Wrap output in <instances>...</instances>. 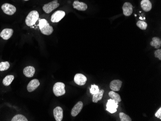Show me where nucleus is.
Masks as SVG:
<instances>
[{"label": "nucleus", "instance_id": "9b49d317", "mask_svg": "<svg viewBox=\"0 0 161 121\" xmlns=\"http://www.w3.org/2000/svg\"><path fill=\"white\" fill-rule=\"evenodd\" d=\"M54 116L57 121H61L63 117V111L62 108L57 107L54 109Z\"/></svg>", "mask_w": 161, "mask_h": 121}, {"label": "nucleus", "instance_id": "cd10ccee", "mask_svg": "<svg viewBox=\"0 0 161 121\" xmlns=\"http://www.w3.org/2000/svg\"><path fill=\"white\" fill-rule=\"evenodd\" d=\"M155 116L159 119H161V108H160L156 113Z\"/></svg>", "mask_w": 161, "mask_h": 121}, {"label": "nucleus", "instance_id": "aec40b11", "mask_svg": "<svg viewBox=\"0 0 161 121\" xmlns=\"http://www.w3.org/2000/svg\"><path fill=\"white\" fill-rule=\"evenodd\" d=\"M108 95L111 98V99L115 101V102L116 103H119L122 101L120 95L118 94L115 93L114 91H112L108 93Z\"/></svg>", "mask_w": 161, "mask_h": 121}, {"label": "nucleus", "instance_id": "2eb2a0df", "mask_svg": "<svg viewBox=\"0 0 161 121\" xmlns=\"http://www.w3.org/2000/svg\"><path fill=\"white\" fill-rule=\"evenodd\" d=\"M73 7L74 8L79 11H85L87 9V6L86 3L80 2L79 1H75L73 2Z\"/></svg>", "mask_w": 161, "mask_h": 121}, {"label": "nucleus", "instance_id": "dca6fc26", "mask_svg": "<svg viewBox=\"0 0 161 121\" xmlns=\"http://www.w3.org/2000/svg\"><path fill=\"white\" fill-rule=\"evenodd\" d=\"M35 72V69L32 66H27L23 70V73L26 77L30 78L34 76Z\"/></svg>", "mask_w": 161, "mask_h": 121}, {"label": "nucleus", "instance_id": "0eeeda50", "mask_svg": "<svg viewBox=\"0 0 161 121\" xmlns=\"http://www.w3.org/2000/svg\"><path fill=\"white\" fill-rule=\"evenodd\" d=\"M118 107V103L115 102V101L110 99L108 100L107 104V110L111 114H113L117 111V108Z\"/></svg>", "mask_w": 161, "mask_h": 121}, {"label": "nucleus", "instance_id": "5701e85b", "mask_svg": "<svg viewBox=\"0 0 161 121\" xmlns=\"http://www.w3.org/2000/svg\"><path fill=\"white\" fill-rule=\"evenodd\" d=\"M12 121H28L27 118L21 114H17L12 119Z\"/></svg>", "mask_w": 161, "mask_h": 121}, {"label": "nucleus", "instance_id": "423d86ee", "mask_svg": "<svg viewBox=\"0 0 161 121\" xmlns=\"http://www.w3.org/2000/svg\"><path fill=\"white\" fill-rule=\"evenodd\" d=\"M65 16V13L63 11L58 10L53 13L51 18V21L53 23H58Z\"/></svg>", "mask_w": 161, "mask_h": 121}, {"label": "nucleus", "instance_id": "f3484780", "mask_svg": "<svg viewBox=\"0 0 161 121\" xmlns=\"http://www.w3.org/2000/svg\"><path fill=\"white\" fill-rule=\"evenodd\" d=\"M141 7L145 12H149L152 8V4L149 0H142Z\"/></svg>", "mask_w": 161, "mask_h": 121}, {"label": "nucleus", "instance_id": "b1692460", "mask_svg": "<svg viewBox=\"0 0 161 121\" xmlns=\"http://www.w3.org/2000/svg\"><path fill=\"white\" fill-rule=\"evenodd\" d=\"M136 25L140 29L142 30H145L147 28L148 24L147 23L143 21H139L138 22L136 23Z\"/></svg>", "mask_w": 161, "mask_h": 121}, {"label": "nucleus", "instance_id": "393cba45", "mask_svg": "<svg viewBox=\"0 0 161 121\" xmlns=\"http://www.w3.org/2000/svg\"><path fill=\"white\" fill-rule=\"evenodd\" d=\"M120 118L121 121H131L132 119L128 115L124 113H120L119 114Z\"/></svg>", "mask_w": 161, "mask_h": 121}, {"label": "nucleus", "instance_id": "a211bd4d", "mask_svg": "<svg viewBox=\"0 0 161 121\" xmlns=\"http://www.w3.org/2000/svg\"><path fill=\"white\" fill-rule=\"evenodd\" d=\"M104 93V90H99V93L93 95L92 101L94 103H97L99 101L101 100L103 97V94Z\"/></svg>", "mask_w": 161, "mask_h": 121}, {"label": "nucleus", "instance_id": "ddd939ff", "mask_svg": "<svg viewBox=\"0 0 161 121\" xmlns=\"http://www.w3.org/2000/svg\"><path fill=\"white\" fill-rule=\"evenodd\" d=\"M40 82L37 79H34L29 83L27 86V90L30 92L34 91L40 86Z\"/></svg>", "mask_w": 161, "mask_h": 121}, {"label": "nucleus", "instance_id": "c756f323", "mask_svg": "<svg viewBox=\"0 0 161 121\" xmlns=\"http://www.w3.org/2000/svg\"><path fill=\"white\" fill-rule=\"evenodd\" d=\"M24 1H29V0H24Z\"/></svg>", "mask_w": 161, "mask_h": 121}, {"label": "nucleus", "instance_id": "c85d7f7f", "mask_svg": "<svg viewBox=\"0 0 161 121\" xmlns=\"http://www.w3.org/2000/svg\"><path fill=\"white\" fill-rule=\"evenodd\" d=\"M140 19H141V20H143V18H142L141 17H140Z\"/></svg>", "mask_w": 161, "mask_h": 121}, {"label": "nucleus", "instance_id": "f03ea898", "mask_svg": "<svg viewBox=\"0 0 161 121\" xmlns=\"http://www.w3.org/2000/svg\"><path fill=\"white\" fill-rule=\"evenodd\" d=\"M39 18V15L38 12L37 11H32L28 14L26 18V25L28 26H33L36 23Z\"/></svg>", "mask_w": 161, "mask_h": 121}, {"label": "nucleus", "instance_id": "f257e3e1", "mask_svg": "<svg viewBox=\"0 0 161 121\" xmlns=\"http://www.w3.org/2000/svg\"><path fill=\"white\" fill-rule=\"evenodd\" d=\"M39 28L40 30L43 35H50L53 33V27L49 25L48 21L45 19H42L39 21Z\"/></svg>", "mask_w": 161, "mask_h": 121}, {"label": "nucleus", "instance_id": "4468645a", "mask_svg": "<svg viewBox=\"0 0 161 121\" xmlns=\"http://www.w3.org/2000/svg\"><path fill=\"white\" fill-rule=\"evenodd\" d=\"M13 32L14 30L13 29H4L0 33V36L4 40H8L9 39H10L12 37Z\"/></svg>", "mask_w": 161, "mask_h": 121}, {"label": "nucleus", "instance_id": "bb28decb", "mask_svg": "<svg viewBox=\"0 0 161 121\" xmlns=\"http://www.w3.org/2000/svg\"><path fill=\"white\" fill-rule=\"evenodd\" d=\"M155 57L158 58L159 60H161V49H158L157 50H156L154 52Z\"/></svg>", "mask_w": 161, "mask_h": 121}, {"label": "nucleus", "instance_id": "7ed1b4c3", "mask_svg": "<svg viewBox=\"0 0 161 121\" xmlns=\"http://www.w3.org/2000/svg\"><path fill=\"white\" fill-rule=\"evenodd\" d=\"M65 85L61 82H58L54 85L53 87V92L56 96H59L64 95L65 94Z\"/></svg>", "mask_w": 161, "mask_h": 121}, {"label": "nucleus", "instance_id": "f8f14e48", "mask_svg": "<svg viewBox=\"0 0 161 121\" xmlns=\"http://www.w3.org/2000/svg\"><path fill=\"white\" fill-rule=\"evenodd\" d=\"M83 107V103L82 101H79L78 102H77V103H76V105H75V106L73 107L71 110V114L72 116H73V117L76 116L82 110Z\"/></svg>", "mask_w": 161, "mask_h": 121}, {"label": "nucleus", "instance_id": "6e6552de", "mask_svg": "<svg viewBox=\"0 0 161 121\" xmlns=\"http://www.w3.org/2000/svg\"><path fill=\"white\" fill-rule=\"evenodd\" d=\"M74 82L79 86H84L87 81V78L81 73H77L74 76Z\"/></svg>", "mask_w": 161, "mask_h": 121}, {"label": "nucleus", "instance_id": "a878e982", "mask_svg": "<svg viewBox=\"0 0 161 121\" xmlns=\"http://www.w3.org/2000/svg\"><path fill=\"white\" fill-rule=\"evenodd\" d=\"M90 91V93L92 95H94L99 93V86H98L96 85H92Z\"/></svg>", "mask_w": 161, "mask_h": 121}, {"label": "nucleus", "instance_id": "4be33fe9", "mask_svg": "<svg viewBox=\"0 0 161 121\" xmlns=\"http://www.w3.org/2000/svg\"><path fill=\"white\" fill-rule=\"evenodd\" d=\"M10 67V64L8 61L2 62L0 63V71H4L7 70Z\"/></svg>", "mask_w": 161, "mask_h": 121}, {"label": "nucleus", "instance_id": "6ab92c4d", "mask_svg": "<svg viewBox=\"0 0 161 121\" xmlns=\"http://www.w3.org/2000/svg\"><path fill=\"white\" fill-rule=\"evenodd\" d=\"M152 39L153 40L150 43V45L154 47L156 49H159L160 48L161 46V39L157 37H154Z\"/></svg>", "mask_w": 161, "mask_h": 121}, {"label": "nucleus", "instance_id": "412c9836", "mask_svg": "<svg viewBox=\"0 0 161 121\" xmlns=\"http://www.w3.org/2000/svg\"><path fill=\"white\" fill-rule=\"evenodd\" d=\"M14 79V76L12 75H7L3 79V85L5 86H8L12 83Z\"/></svg>", "mask_w": 161, "mask_h": 121}, {"label": "nucleus", "instance_id": "9d476101", "mask_svg": "<svg viewBox=\"0 0 161 121\" xmlns=\"http://www.w3.org/2000/svg\"><path fill=\"white\" fill-rule=\"evenodd\" d=\"M122 82L120 80H114L112 81L110 83V88L112 91H119L120 90L122 86Z\"/></svg>", "mask_w": 161, "mask_h": 121}, {"label": "nucleus", "instance_id": "20e7f679", "mask_svg": "<svg viewBox=\"0 0 161 121\" xmlns=\"http://www.w3.org/2000/svg\"><path fill=\"white\" fill-rule=\"evenodd\" d=\"M59 6V4L58 2V0H55L47 4H44L43 9L45 13L49 14L52 11H53L54 9L58 7Z\"/></svg>", "mask_w": 161, "mask_h": 121}, {"label": "nucleus", "instance_id": "39448f33", "mask_svg": "<svg viewBox=\"0 0 161 121\" xmlns=\"http://www.w3.org/2000/svg\"><path fill=\"white\" fill-rule=\"evenodd\" d=\"M2 9L5 14L8 15H13L16 12V8L13 5L6 3L2 4Z\"/></svg>", "mask_w": 161, "mask_h": 121}, {"label": "nucleus", "instance_id": "1a4fd4ad", "mask_svg": "<svg viewBox=\"0 0 161 121\" xmlns=\"http://www.w3.org/2000/svg\"><path fill=\"white\" fill-rule=\"evenodd\" d=\"M133 7L131 3L129 2H125L122 8L124 15L126 16H130L133 13Z\"/></svg>", "mask_w": 161, "mask_h": 121}]
</instances>
